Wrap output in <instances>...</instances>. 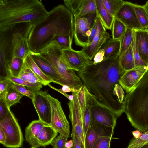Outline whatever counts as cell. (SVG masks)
<instances>
[{"label":"cell","instance_id":"cell-43","mask_svg":"<svg viewBox=\"0 0 148 148\" xmlns=\"http://www.w3.org/2000/svg\"><path fill=\"white\" fill-rule=\"evenodd\" d=\"M10 81L6 77L1 76L0 78V95L4 93L9 87Z\"/></svg>","mask_w":148,"mask_h":148},{"label":"cell","instance_id":"cell-16","mask_svg":"<svg viewBox=\"0 0 148 148\" xmlns=\"http://www.w3.org/2000/svg\"><path fill=\"white\" fill-rule=\"evenodd\" d=\"M63 58L67 66L70 69L79 71L93 61L88 59L81 51L73 49H62Z\"/></svg>","mask_w":148,"mask_h":148},{"label":"cell","instance_id":"cell-49","mask_svg":"<svg viewBox=\"0 0 148 148\" xmlns=\"http://www.w3.org/2000/svg\"><path fill=\"white\" fill-rule=\"evenodd\" d=\"M62 86V88L61 89L63 91L66 93L71 92H77L79 90L72 89L69 86L66 85H64Z\"/></svg>","mask_w":148,"mask_h":148},{"label":"cell","instance_id":"cell-31","mask_svg":"<svg viewBox=\"0 0 148 148\" xmlns=\"http://www.w3.org/2000/svg\"><path fill=\"white\" fill-rule=\"evenodd\" d=\"M127 28L123 23L114 18L112 28V38L120 40L125 33Z\"/></svg>","mask_w":148,"mask_h":148},{"label":"cell","instance_id":"cell-39","mask_svg":"<svg viewBox=\"0 0 148 148\" xmlns=\"http://www.w3.org/2000/svg\"><path fill=\"white\" fill-rule=\"evenodd\" d=\"M10 86L24 96L28 97L32 100L33 99L34 95V92L27 88L23 86L14 83L10 81Z\"/></svg>","mask_w":148,"mask_h":148},{"label":"cell","instance_id":"cell-21","mask_svg":"<svg viewBox=\"0 0 148 148\" xmlns=\"http://www.w3.org/2000/svg\"><path fill=\"white\" fill-rule=\"evenodd\" d=\"M138 51L141 59L148 65V31L134 30Z\"/></svg>","mask_w":148,"mask_h":148},{"label":"cell","instance_id":"cell-12","mask_svg":"<svg viewBox=\"0 0 148 148\" xmlns=\"http://www.w3.org/2000/svg\"><path fill=\"white\" fill-rule=\"evenodd\" d=\"M34 93L32 101L39 120L47 125H50L51 119V110L47 97L48 93L46 91L40 90Z\"/></svg>","mask_w":148,"mask_h":148},{"label":"cell","instance_id":"cell-35","mask_svg":"<svg viewBox=\"0 0 148 148\" xmlns=\"http://www.w3.org/2000/svg\"><path fill=\"white\" fill-rule=\"evenodd\" d=\"M132 47L135 67H148V65L141 59L137 47L134 31L132 42Z\"/></svg>","mask_w":148,"mask_h":148},{"label":"cell","instance_id":"cell-8","mask_svg":"<svg viewBox=\"0 0 148 148\" xmlns=\"http://www.w3.org/2000/svg\"><path fill=\"white\" fill-rule=\"evenodd\" d=\"M77 92H72L73 99L69 101L68 103L69 112V117L72 125L71 134L75 135L78 138L81 148H86L83 115Z\"/></svg>","mask_w":148,"mask_h":148},{"label":"cell","instance_id":"cell-55","mask_svg":"<svg viewBox=\"0 0 148 148\" xmlns=\"http://www.w3.org/2000/svg\"><path fill=\"white\" fill-rule=\"evenodd\" d=\"M147 30H148V29H147Z\"/></svg>","mask_w":148,"mask_h":148},{"label":"cell","instance_id":"cell-40","mask_svg":"<svg viewBox=\"0 0 148 148\" xmlns=\"http://www.w3.org/2000/svg\"><path fill=\"white\" fill-rule=\"evenodd\" d=\"M112 137L99 136L92 148H110Z\"/></svg>","mask_w":148,"mask_h":148},{"label":"cell","instance_id":"cell-45","mask_svg":"<svg viewBox=\"0 0 148 148\" xmlns=\"http://www.w3.org/2000/svg\"><path fill=\"white\" fill-rule=\"evenodd\" d=\"M97 29V23L96 18L94 21L93 25L91 29L90 34L88 38V45H90L91 43L93 38L95 36Z\"/></svg>","mask_w":148,"mask_h":148},{"label":"cell","instance_id":"cell-3","mask_svg":"<svg viewBox=\"0 0 148 148\" xmlns=\"http://www.w3.org/2000/svg\"><path fill=\"white\" fill-rule=\"evenodd\" d=\"M48 14L40 0H0V32L10 29L20 23L35 25Z\"/></svg>","mask_w":148,"mask_h":148},{"label":"cell","instance_id":"cell-10","mask_svg":"<svg viewBox=\"0 0 148 148\" xmlns=\"http://www.w3.org/2000/svg\"><path fill=\"white\" fill-rule=\"evenodd\" d=\"M47 97L51 110V119L50 125L60 134L69 136L70 126L61 103L57 99L48 94Z\"/></svg>","mask_w":148,"mask_h":148},{"label":"cell","instance_id":"cell-5","mask_svg":"<svg viewBox=\"0 0 148 148\" xmlns=\"http://www.w3.org/2000/svg\"><path fill=\"white\" fill-rule=\"evenodd\" d=\"M39 53L54 68L64 85L79 90L83 85L75 71L69 69L67 66L63 57L62 48L56 40H53L43 48Z\"/></svg>","mask_w":148,"mask_h":148},{"label":"cell","instance_id":"cell-44","mask_svg":"<svg viewBox=\"0 0 148 148\" xmlns=\"http://www.w3.org/2000/svg\"><path fill=\"white\" fill-rule=\"evenodd\" d=\"M105 51L103 49H100L94 56L93 63L97 64L102 61L104 59Z\"/></svg>","mask_w":148,"mask_h":148},{"label":"cell","instance_id":"cell-24","mask_svg":"<svg viewBox=\"0 0 148 148\" xmlns=\"http://www.w3.org/2000/svg\"><path fill=\"white\" fill-rule=\"evenodd\" d=\"M121 47L119 40L109 38L102 46L100 49H103L105 51L104 59L114 56L119 55Z\"/></svg>","mask_w":148,"mask_h":148},{"label":"cell","instance_id":"cell-48","mask_svg":"<svg viewBox=\"0 0 148 148\" xmlns=\"http://www.w3.org/2000/svg\"><path fill=\"white\" fill-rule=\"evenodd\" d=\"M6 139V137L5 133L0 127V143L4 145L5 143Z\"/></svg>","mask_w":148,"mask_h":148},{"label":"cell","instance_id":"cell-30","mask_svg":"<svg viewBox=\"0 0 148 148\" xmlns=\"http://www.w3.org/2000/svg\"><path fill=\"white\" fill-rule=\"evenodd\" d=\"M103 1L110 15L114 18L124 1L122 0H103Z\"/></svg>","mask_w":148,"mask_h":148},{"label":"cell","instance_id":"cell-36","mask_svg":"<svg viewBox=\"0 0 148 148\" xmlns=\"http://www.w3.org/2000/svg\"><path fill=\"white\" fill-rule=\"evenodd\" d=\"M148 143V130L143 133L139 138H132L127 148H140Z\"/></svg>","mask_w":148,"mask_h":148},{"label":"cell","instance_id":"cell-41","mask_svg":"<svg viewBox=\"0 0 148 148\" xmlns=\"http://www.w3.org/2000/svg\"><path fill=\"white\" fill-rule=\"evenodd\" d=\"M69 136L60 134L52 140L51 144L53 148H66L65 144Z\"/></svg>","mask_w":148,"mask_h":148},{"label":"cell","instance_id":"cell-34","mask_svg":"<svg viewBox=\"0 0 148 148\" xmlns=\"http://www.w3.org/2000/svg\"><path fill=\"white\" fill-rule=\"evenodd\" d=\"M6 77L13 82L23 86L34 92L40 90V89L42 87V84L30 83L18 77H14L11 75Z\"/></svg>","mask_w":148,"mask_h":148},{"label":"cell","instance_id":"cell-2","mask_svg":"<svg viewBox=\"0 0 148 148\" xmlns=\"http://www.w3.org/2000/svg\"><path fill=\"white\" fill-rule=\"evenodd\" d=\"M74 25L73 14L65 5L60 4L54 7L43 20L32 26L29 30L27 39L31 51L39 53L59 36L73 38Z\"/></svg>","mask_w":148,"mask_h":148},{"label":"cell","instance_id":"cell-14","mask_svg":"<svg viewBox=\"0 0 148 148\" xmlns=\"http://www.w3.org/2000/svg\"><path fill=\"white\" fill-rule=\"evenodd\" d=\"M115 18L123 23L127 28L134 30L143 29L136 15L134 3L124 1Z\"/></svg>","mask_w":148,"mask_h":148},{"label":"cell","instance_id":"cell-20","mask_svg":"<svg viewBox=\"0 0 148 148\" xmlns=\"http://www.w3.org/2000/svg\"><path fill=\"white\" fill-rule=\"evenodd\" d=\"M47 124L39 119L32 121L25 129V138L31 147L40 146L38 139L44 126Z\"/></svg>","mask_w":148,"mask_h":148},{"label":"cell","instance_id":"cell-28","mask_svg":"<svg viewBox=\"0 0 148 148\" xmlns=\"http://www.w3.org/2000/svg\"><path fill=\"white\" fill-rule=\"evenodd\" d=\"M25 62L27 66L33 72L47 85L50 83L53 82L52 80L47 76L36 64L30 54L26 58Z\"/></svg>","mask_w":148,"mask_h":148},{"label":"cell","instance_id":"cell-23","mask_svg":"<svg viewBox=\"0 0 148 148\" xmlns=\"http://www.w3.org/2000/svg\"><path fill=\"white\" fill-rule=\"evenodd\" d=\"M58 133L50 125H45L38 139L40 146L45 147L51 144L53 139L56 137Z\"/></svg>","mask_w":148,"mask_h":148},{"label":"cell","instance_id":"cell-52","mask_svg":"<svg viewBox=\"0 0 148 148\" xmlns=\"http://www.w3.org/2000/svg\"><path fill=\"white\" fill-rule=\"evenodd\" d=\"M142 6L148 15V0L146 2L144 5Z\"/></svg>","mask_w":148,"mask_h":148},{"label":"cell","instance_id":"cell-53","mask_svg":"<svg viewBox=\"0 0 148 148\" xmlns=\"http://www.w3.org/2000/svg\"><path fill=\"white\" fill-rule=\"evenodd\" d=\"M140 148H148V143L143 145Z\"/></svg>","mask_w":148,"mask_h":148},{"label":"cell","instance_id":"cell-46","mask_svg":"<svg viewBox=\"0 0 148 148\" xmlns=\"http://www.w3.org/2000/svg\"><path fill=\"white\" fill-rule=\"evenodd\" d=\"M48 86L52 89L56 91H57L59 92L61 94H62L65 97H66L67 98H68L69 101H72L73 100L74 98L73 96V95H69L63 91L61 89H58L56 88L53 87L51 85L49 84Z\"/></svg>","mask_w":148,"mask_h":148},{"label":"cell","instance_id":"cell-32","mask_svg":"<svg viewBox=\"0 0 148 148\" xmlns=\"http://www.w3.org/2000/svg\"><path fill=\"white\" fill-rule=\"evenodd\" d=\"M24 60L17 57H14L12 59L9 69L10 75L14 77H18L22 69Z\"/></svg>","mask_w":148,"mask_h":148},{"label":"cell","instance_id":"cell-50","mask_svg":"<svg viewBox=\"0 0 148 148\" xmlns=\"http://www.w3.org/2000/svg\"><path fill=\"white\" fill-rule=\"evenodd\" d=\"M143 133L138 130H137L132 132V134L133 135L134 138H140L142 135Z\"/></svg>","mask_w":148,"mask_h":148},{"label":"cell","instance_id":"cell-37","mask_svg":"<svg viewBox=\"0 0 148 148\" xmlns=\"http://www.w3.org/2000/svg\"><path fill=\"white\" fill-rule=\"evenodd\" d=\"M99 136L91 127L88 128L85 137L86 148H92Z\"/></svg>","mask_w":148,"mask_h":148},{"label":"cell","instance_id":"cell-13","mask_svg":"<svg viewBox=\"0 0 148 148\" xmlns=\"http://www.w3.org/2000/svg\"><path fill=\"white\" fill-rule=\"evenodd\" d=\"M64 3L73 14L74 21L89 14L96 13L95 0H64Z\"/></svg>","mask_w":148,"mask_h":148},{"label":"cell","instance_id":"cell-25","mask_svg":"<svg viewBox=\"0 0 148 148\" xmlns=\"http://www.w3.org/2000/svg\"><path fill=\"white\" fill-rule=\"evenodd\" d=\"M119 62L121 67L125 71L134 68L135 63L132 43L131 45L127 50L119 56Z\"/></svg>","mask_w":148,"mask_h":148},{"label":"cell","instance_id":"cell-27","mask_svg":"<svg viewBox=\"0 0 148 148\" xmlns=\"http://www.w3.org/2000/svg\"><path fill=\"white\" fill-rule=\"evenodd\" d=\"M24 96L11 87L10 85L7 90L3 93L0 95V98L3 99L6 103L10 109L13 105L20 103L21 98Z\"/></svg>","mask_w":148,"mask_h":148},{"label":"cell","instance_id":"cell-17","mask_svg":"<svg viewBox=\"0 0 148 148\" xmlns=\"http://www.w3.org/2000/svg\"><path fill=\"white\" fill-rule=\"evenodd\" d=\"M11 29L0 32V58L1 67L6 72V77L10 75L9 69L12 58L10 52V47L13 34Z\"/></svg>","mask_w":148,"mask_h":148},{"label":"cell","instance_id":"cell-1","mask_svg":"<svg viewBox=\"0 0 148 148\" xmlns=\"http://www.w3.org/2000/svg\"><path fill=\"white\" fill-rule=\"evenodd\" d=\"M125 71L120 65L118 55L92 63L80 69L78 74L88 90L118 118L124 112L129 94L119 82Z\"/></svg>","mask_w":148,"mask_h":148},{"label":"cell","instance_id":"cell-47","mask_svg":"<svg viewBox=\"0 0 148 148\" xmlns=\"http://www.w3.org/2000/svg\"><path fill=\"white\" fill-rule=\"evenodd\" d=\"M73 140V145L71 148H81L78 138L75 135L71 134Z\"/></svg>","mask_w":148,"mask_h":148},{"label":"cell","instance_id":"cell-9","mask_svg":"<svg viewBox=\"0 0 148 148\" xmlns=\"http://www.w3.org/2000/svg\"><path fill=\"white\" fill-rule=\"evenodd\" d=\"M96 16V13H90L74 21L73 37L76 45L83 47L88 45V38Z\"/></svg>","mask_w":148,"mask_h":148},{"label":"cell","instance_id":"cell-6","mask_svg":"<svg viewBox=\"0 0 148 148\" xmlns=\"http://www.w3.org/2000/svg\"><path fill=\"white\" fill-rule=\"evenodd\" d=\"M90 101L91 127L96 130L106 127L115 128L117 117L110 110L102 105L88 90Z\"/></svg>","mask_w":148,"mask_h":148},{"label":"cell","instance_id":"cell-42","mask_svg":"<svg viewBox=\"0 0 148 148\" xmlns=\"http://www.w3.org/2000/svg\"><path fill=\"white\" fill-rule=\"evenodd\" d=\"M10 110L8 107L4 99L0 98V120L4 119Z\"/></svg>","mask_w":148,"mask_h":148},{"label":"cell","instance_id":"cell-11","mask_svg":"<svg viewBox=\"0 0 148 148\" xmlns=\"http://www.w3.org/2000/svg\"><path fill=\"white\" fill-rule=\"evenodd\" d=\"M96 19L97 29L95 36L91 43L88 46L83 47L80 50L87 58L91 61L103 43L110 38L109 34L106 31L100 19L97 14Z\"/></svg>","mask_w":148,"mask_h":148},{"label":"cell","instance_id":"cell-22","mask_svg":"<svg viewBox=\"0 0 148 148\" xmlns=\"http://www.w3.org/2000/svg\"><path fill=\"white\" fill-rule=\"evenodd\" d=\"M97 14L98 16L104 27L111 30L114 18L111 16L105 7L103 0H95Z\"/></svg>","mask_w":148,"mask_h":148},{"label":"cell","instance_id":"cell-51","mask_svg":"<svg viewBox=\"0 0 148 148\" xmlns=\"http://www.w3.org/2000/svg\"><path fill=\"white\" fill-rule=\"evenodd\" d=\"M73 143L72 139L66 142L65 144L66 148H71L73 147Z\"/></svg>","mask_w":148,"mask_h":148},{"label":"cell","instance_id":"cell-18","mask_svg":"<svg viewBox=\"0 0 148 148\" xmlns=\"http://www.w3.org/2000/svg\"><path fill=\"white\" fill-rule=\"evenodd\" d=\"M148 69V67H135L126 71L121 76L119 82L128 93L138 83Z\"/></svg>","mask_w":148,"mask_h":148},{"label":"cell","instance_id":"cell-29","mask_svg":"<svg viewBox=\"0 0 148 148\" xmlns=\"http://www.w3.org/2000/svg\"><path fill=\"white\" fill-rule=\"evenodd\" d=\"M134 31L127 28L125 33L120 40L121 47L119 56L122 54L131 45L133 39Z\"/></svg>","mask_w":148,"mask_h":148},{"label":"cell","instance_id":"cell-19","mask_svg":"<svg viewBox=\"0 0 148 148\" xmlns=\"http://www.w3.org/2000/svg\"><path fill=\"white\" fill-rule=\"evenodd\" d=\"M30 55L36 64L52 80L53 82L62 86H64L60 78L54 68L40 56L39 53H35L32 52Z\"/></svg>","mask_w":148,"mask_h":148},{"label":"cell","instance_id":"cell-4","mask_svg":"<svg viewBox=\"0 0 148 148\" xmlns=\"http://www.w3.org/2000/svg\"><path fill=\"white\" fill-rule=\"evenodd\" d=\"M124 112L135 128L148 130V69L128 94Z\"/></svg>","mask_w":148,"mask_h":148},{"label":"cell","instance_id":"cell-33","mask_svg":"<svg viewBox=\"0 0 148 148\" xmlns=\"http://www.w3.org/2000/svg\"><path fill=\"white\" fill-rule=\"evenodd\" d=\"M135 12L140 24L143 29H148V15L142 5L134 4Z\"/></svg>","mask_w":148,"mask_h":148},{"label":"cell","instance_id":"cell-54","mask_svg":"<svg viewBox=\"0 0 148 148\" xmlns=\"http://www.w3.org/2000/svg\"><path fill=\"white\" fill-rule=\"evenodd\" d=\"M31 148H38V147H31Z\"/></svg>","mask_w":148,"mask_h":148},{"label":"cell","instance_id":"cell-26","mask_svg":"<svg viewBox=\"0 0 148 148\" xmlns=\"http://www.w3.org/2000/svg\"><path fill=\"white\" fill-rule=\"evenodd\" d=\"M18 77L30 83L41 84L45 86L47 85L27 66L25 60L22 69Z\"/></svg>","mask_w":148,"mask_h":148},{"label":"cell","instance_id":"cell-38","mask_svg":"<svg viewBox=\"0 0 148 148\" xmlns=\"http://www.w3.org/2000/svg\"><path fill=\"white\" fill-rule=\"evenodd\" d=\"M73 38L65 35L59 36L56 37L54 40H56L62 49H72Z\"/></svg>","mask_w":148,"mask_h":148},{"label":"cell","instance_id":"cell-7","mask_svg":"<svg viewBox=\"0 0 148 148\" xmlns=\"http://www.w3.org/2000/svg\"><path fill=\"white\" fill-rule=\"evenodd\" d=\"M0 127L6 135V143L4 146L8 148H19L22 146L24 139L20 127L10 110L6 117L0 120Z\"/></svg>","mask_w":148,"mask_h":148},{"label":"cell","instance_id":"cell-15","mask_svg":"<svg viewBox=\"0 0 148 148\" xmlns=\"http://www.w3.org/2000/svg\"><path fill=\"white\" fill-rule=\"evenodd\" d=\"M10 56L12 59L17 57L25 59L32 52L29 45L27 36H23L19 32L13 33L10 47Z\"/></svg>","mask_w":148,"mask_h":148}]
</instances>
